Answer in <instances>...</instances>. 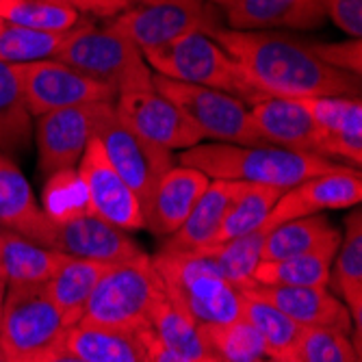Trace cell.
<instances>
[{"label":"cell","mask_w":362,"mask_h":362,"mask_svg":"<svg viewBox=\"0 0 362 362\" xmlns=\"http://www.w3.org/2000/svg\"><path fill=\"white\" fill-rule=\"evenodd\" d=\"M209 37L233 57L252 85L267 98H360V76L323 63L306 42L269 30H235L219 26Z\"/></svg>","instance_id":"obj_1"},{"label":"cell","mask_w":362,"mask_h":362,"mask_svg":"<svg viewBox=\"0 0 362 362\" xmlns=\"http://www.w3.org/2000/svg\"><path fill=\"white\" fill-rule=\"evenodd\" d=\"M178 165L200 170L211 180H237L245 185H265L291 189L306 178L337 172L332 158L308 152L284 150L278 146H239V144H197L178 154Z\"/></svg>","instance_id":"obj_2"},{"label":"cell","mask_w":362,"mask_h":362,"mask_svg":"<svg viewBox=\"0 0 362 362\" xmlns=\"http://www.w3.org/2000/svg\"><path fill=\"white\" fill-rule=\"evenodd\" d=\"M152 265L170 302L197 325L241 319V288L230 284L202 252L160 250Z\"/></svg>","instance_id":"obj_3"},{"label":"cell","mask_w":362,"mask_h":362,"mask_svg":"<svg viewBox=\"0 0 362 362\" xmlns=\"http://www.w3.org/2000/svg\"><path fill=\"white\" fill-rule=\"evenodd\" d=\"M163 291L148 254L111 262L93 286L83 313V323L137 332L148 325L152 304Z\"/></svg>","instance_id":"obj_4"},{"label":"cell","mask_w":362,"mask_h":362,"mask_svg":"<svg viewBox=\"0 0 362 362\" xmlns=\"http://www.w3.org/2000/svg\"><path fill=\"white\" fill-rule=\"evenodd\" d=\"M144 59L160 76L219 89L239 98L245 105L267 98L252 85L241 65L204 33H193L168 46L144 50Z\"/></svg>","instance_id":"obj_5"},{"label":"cell","mask_w":362,"mask_h":362,"mask_svg":"<svg viewBox=\"0 0 362 362\" xmlns=\"http://www.w3.org/2000/svg\"><path fill=\"white\" fill-rule=\"evenodd\" d=\"M65 330L44 284L9 286L0 313V347L7 362H48L65 349Z\"/></svg>","instance_id":"obj_6"},{"label":"cell","mask_w":362,"mask_h":362,"mask_svg":"<svg viewBox=\"0 0 362 362\" xmlns=\"http://www.w3.org/2000/svg\"><path fill=\"white\" fill-rule=\"evenodd\" d=\"M57 61L111 85L117 93L152 91V72L144 52L109 26L98 28L93 22L78 28Z\"/></svg>","instance_id":"obj_7"},{"label":"cell","mask_w":362,"mask_h":362,"mask_svg":"<svg viewBox=\"0 0 362 362\" xmlns=\"http://www.w3.org/2000/svg\"><path fill=\"white\" fill-rule=\"evenodd\" d=\"M219 26V9L209 0H137L109 22L111 30L130 40L141 52L193 33L209 35Z\"/></svg>","instance_id":"obj_8"},{"label":"cell","mask_w":362,"mask_h":362,"mask_svg":"<svg viewBox=\"0 0 362 362\" xmlns=\"http://www.w3.org/2000/svg\"><path fill=\"white\" fill-rule=\"evenodd\" d=\"M156 93L174 103L204 135L219 144L262 146V137L254 126L250 107L239 98L219 89L178 83L160 74H152Z\"/></svg>","instance_id":"obj_9"},{"label":"cell","mask_w":362,"mask_h":362,"mask_svg":"<svg viewBox=\"0 0 362 362\" xmlns=\"http://www.w3.org/2000/svg\"><path fill=\"white\" fill-rule=\"evenodd\" d=\"M26 107L33 117L81 105L115 103L119 95L111 85L95 81L57 59L13 65Z\"/></svg>","instance_id":"obj_10"},{"label":"cell","mask_w":362,"mask_h":362,"mask_svg":"<svg viewBox=\"0 0 362 362\" xmlns=\"http://www.w3.org/2000/svg\"><path fill=\"white\" fill-rule=\"evenodd\" d=\"M98 141L103 144L105 154L119 178L137 195L141 209L154 193L158 180L170 168H174V156L165 148H156L133 130H128L115 115L113 105H109L95 126Z\"/></svg>","instance_id":"obj_11"},{"label":"cell","mask_w":362,"mask_h":362,"mask_svg":"<svg viewBox=\"0 0 362 362\" xmlns=\"http://www.w3.org/2000/svg\"><path fill=\"white\" fill-rule=\"evenodd\" d=\"M119 122L144 141L174 150H189L204 141L197 126L168 98L152 91L119 93L113 103Z\"/></svg>","instance_id":"obj_12"},{"label":"cell","mask_w":362,"mask_h":362,"mask_svg":"<svg viewBox=\"0 0 362 362\" xmlns=\"http://www.w3.org/2000/svg\"><path fill=\"white\" fill-rule=\"evenodd\" d=\"M76 174L87 197L89 213L126 230V233L146 228L137 195L113 170L103 144L95 137L87 144Z\"/></svg>","instance_id":"obj_13"},{"label":"cell","mask_w":362,"mask_h":362,"mask_svg":"<svg viewBox=\"0 0 362 362\" xmlns=\"http://www.w3.org/2000/svg\"><path fill=\"white\" fill-rule=\"evenodd\" d=\"M109 105L113 103L81 105L50 111L37 117L35 139L40 154V170L46 176L78 165L87 144L95 135V126Z\"/></svg>","instance_id":"obj_14"},{"label":"cell","mask_w":362,"mask_h":362,"mask_svg":"<svg viewBox=\"0 0 362 362\" xmlns=\"http://www.w3.org/2000/svg\"><path fill=\"white\" fill-rule=\"evenodd\" d=\"M362 200V176L356 168H341L337 172L319 174L302 180L282 193V197L272 209L262 233H269L276 226L300 219L308 215H321L323 211H337L358 206Z\"/></svg>","instance_id":"obj_15"},{"label":"cell","mask_w":362,"mask_h":362,"mask_svg":"<svg viewBox=\"0 0 362 362\" xmlns=\"http://www.w3.org/2000/svg\"><path fill=\"white\" fill-rule=\"evenodd\" d=\"M50 250L76 258L107 262V265L141 254V247L133 237L126 235V230L100 219L89 211L70 219L54 221Z\"/></svg>","instance_id":"obj_16"},{"label":"cell","mask_w":362,"mask_h":362,"mask_svg":"<svg viewBox=\"0 0 362 362\" xmlns=\"http://www.w3.org/2000/svg\"><path fill=\"white\" fill-rule=\"evenodd\" d=\"M250 115L265 144L330 158L323 130L300 103L288 98H265L250 105Z\"/></svg>","instance_id":"obj_17"},{"label":"cell","mask_w":362,"mask_h":362,"mask_svg":"<svg viewBox=\"0 0 362 362\" xmlns=\"http://www.w3.org/2000/svg\"><path fill=\"white\" fill-rule=\"evenodd\" d=\"M250 291L256 298L267 300L288 319L302 327H323L351 334V317L345 304L325 286H265L254 284Z\"/></svg>","instance_id":"obj_18"},{"label":"cell","mask_w":362,"mask_h":362,"mask_svg":"<svg viewBox=\"0 0 362 362\" xmlns=\"http://www.w3.org/2000/svg\"><path fill=\"white\" fill-rule=\"evenodd\" d=\"M0 228L46 250L52 247L54 221L44 209H40L28 180L3 152H0Z\"/></svg>","instance_id":"obj_19"},{"label":"cell","mask_w":362,"mask_h":362,"mask_svg":"<svg viewBox=\"0 0 362 362\" xmlns=\"http://www.w3.org/2000/svg\"><path fill=\"white\" fill-rule=\"evenodd\" d=\"M209 185L211 178L200 170L185 165L170 168L141 209L146 228H150L154 235H174Z\"/></svg>","instance_id":"obj_20"},{"label":"cell","mask_w":362,"mask_h":362,"mask_svg":"<svg viewBox=\"0 0 362 362\" xmlns=\"http://www.w3.org/2000/svg\"><path fill=\"white\" fill-rule=\"evenodd\" d=\"M300 103L319 124L330 156L345 158L358 170L362 163V100L347 95L288 98Z\"/></svg>","instance_id":"obj_21"},{"label":"cell","mask_w":362,"mask_h":362,"mask_svg":"<svg viewBox=\"0 0 362 362\" xmlns=\"http://www.w3.org/2000/svg\"><path fill=\"white\" fill-rule=\"evenodd\" d=\"M226 20L235 30H313L323 26L325 11L321 0H237L226 9Z\"/></svg>","instance_id":"obj_22"},{"label":"cell","mask_w":362,"mask_h":362,"mask_svg":"<svg viewBox=\"0 0 362 362\" xmlns=\"http://www.w3.org/2000/svg\"><path fill=\"white\" fill-rule=\"evenodd\" d=\"M243 187L245 182H237V180H213L202 193L200 200L191 209L185 223L172 235V239L163 250L191 252V250L213 245L228 211L233 209Z\"/></svg>","instance_id":"obj_23"},{"label":"cell","mask_w":362,"mask_h":362,"mask_svg":"<svg viewBox=\"0 0 362 362\" xmlns=\"http://www.w3.org/2000/svg\"><path fill=\"white\" fill-rule=\"evenodd\" d=\"M105 269L107 262L63 254L54 274L44 282L48 298L52 300L68 327L76 325L83 319L89 295Z\"/></svg>","instance_id":"obj_24"},{"label":"cell","mask_w":362,"mask_h":362,"mask_svg":"<svg viewBox=\"0 0 362 362\" xmlns=\"http://www.w3.org/2000/svg\"><path fill=\"white\" fill-rule=\"evenodd\" d=\"M65 351L85 362H146L135 332L78 321L65 330Z\"/></svg>","instance_id":"obj_25"},{"label":"cell","mask_w":362,"mask_h":362,"mask_svg":"<svg viewBox=\"0 0 362 362\" xmlns=\"http://www.w3.org/2000/svg\"><path fill=\"white\" fill-rule=\"evenodd\" d=\"M241 317L260 334L267 349V358L302 362L298 354L302 325L288 319L274 304L262 298H256L250 291H241Z\"/></svg>","instance_id":"obj_26"},{"label":"cell","mask_w":362,"mask_h":362,"mask_svg":"<svg viewBox=\"0 0 362 362\" xmlns=\"http://www.w3.org/2000/svg\"><path fill=\"white\" fill-rule=\"evenodd\" d=\"M61 252L46 250L0 228V280L5 286L44 284L61 262Z\"/></svg>","instance_id":"obj_27"},{"label":"cell","mask_w":362,"mask_h":362,"mask_svg":"<svg viewBox=\"0 0 362 362\" xmlns=\"http://www.w3.org/2000/svg\"><path fill=\"white\" fill-rule=\"evenodd\" d=\"M339 243L323 245L291 258L262 260L256 265L252 280L254 284L265 286H327Z\"/></svg>","instance_id":"obj_28"},{"label":"cell","mask_w":362,"mask_h":362,"mask_svg":"<svg viewBox=\"0 0 362 362\" xmlns=\"http://www.w3.org/2000/svg\"><path fill=\"white\" fill-rule=\"evenodd\" d=\"M339 241H341L339 230L323 215L291 219V221L276 226L265 235V241H262V250H260V262L291 258V256L306 254V252L319 250L330 243H339Z\"/></svg>","instance_id":"obj_29"},{"label":"cell","mask_w":362,"mask_h":362,"mask_svg":"<svg viewBox=\"0 0 362 362\" xmlns=\"http://www.w3.org/2000/svg\"><path fill=\"white\" fill-rule=\"evenodd\" d=\"M334 272H330V282L337 288V295L349 310L356 332H360L362 319V217L356 209L345 219V237L339 243L334 256Z\"/></svg>","instance_id":"obj_30"},{"label":"cell","mask_w":362,"mask_h":362,"mask_svg":"<svg viewBox=\"0 0 362 362\" xmlns=\"http://www.w3.org/2000/svg\"><path fill=\"white\" fill-rule=\"evenodd\" d=\"M148 327L160 343H165L170 349L195 362H202L204 358L211 356L200 334V325H197L187 313H182L176 304H172L165 291H160L156 302L152 304Z\"/></svg>","instance_id":"obj_31"},{"label":"cell","mask_w":362,"mask_h":362,"mask_svg":"<svg viewBox=\"0 0 362 362\" xmlns=\"http://www.w3.org/2000/svg\"><path fill=\"white\" fill-rule=\"evenodd\" d=\"M33 139V115L26 107L13 65L0 61V152H24Z\"/></svg>","instance_id":"obj_32"},{"label":"cell","mask_w":362,"mask_h":362,"mask_svg":"<svg viewBox=\"0 0 362 362\" xmlns=\"http://www.w3.org/2000/svg\"><path fill=\"white\" fill-rule=\"evenodd\" d=\"M76 30L42 33V30L18 26L0 18V61L9 65H20V63L57 59Z\"/></svg>","instance_id":"obj_33"},{"label":"cell","mask_w":362,"mask_h":362,"mask_svg":"<svg viewBox=\"0 0 362 362\" xmlns=\"http://www.w3.org/2000/svg\"><path fill=\"white\" fill-rule=\"evenodd\" d=\"M262 241H265V233L256 230V233L237 239L200 247L197 252H202L230 284H235L237 288H250L254 286L252 276L260 262Z\"/></svg>","instance_id":"obj_34"},{"label":"cell","mask_w":362,"mask_h":362,"mask_svg":"<svg viewBox=\"0 0 362 362\" xmlns=\"http://www.w3.org/2000/svg\"><path fill=\"white\" fill-rule=\"evenodd\" d=\"M284 189L278 187H265V185H245L241 193L237 195V200L233 209L228 211L219 233L215 237V243L237 239L256 230H262L265 226L272 209L282 197Z\"/></svg>","instance_id":"obj_35"},{"label":"cell","mask_w":362,"mask_h":362,"mask_svg":"<svg viewBox=\"0 0 362 362\" xmlns=\"http://www.w3.org/2000/svg\"><path fill=\"white\" fill-rule=\"evenodd\" d=\"M0 18L42 33H72L91 22L81 11L48 0H0Z\"/></svg>","instance_id":"obj_36"},{"label":"cell","mask_w":362,"mask_h":362,"mask_svg":"<svg viewBox=\"0 0 362 362\" xmlns=\"http://www.w3.org/2000/svg\"><path fill=\"white\" fill-rule=\"evenodd\" d=\"M209 354L226 362H265L267 349L260 334L241 317L228 323L200 325Z\"/></svg>","instance_id":"obj_37"},{"label":"cell","mask_w":362,"mask_h":362,"mask_svg":"<svg viewBox=\"0 0 362 362\" xmlns=\"http://www.w3.org/2000/svg\"><path fill=\"white\" fill-rule=\"evenodd\" d=\"M87 211V197L78 174L72 170L52 174L44 189V213L52 221H63Z\"/></svg>","instance_id":"obj_38"},{"label":"cell","mask_w":362,"mask_h":362,"mask_svg":"<svg viewBox=\"0 0 362 362\" xmlns=\"http://www.w3.org/2000/svg\"><path fill=\"white\" fill-rule=\"evenodd\" d=\"M298 354L302 362H360L349 334L323 327H302Z\"/></svg>","instance_id":"obj_39"},{"label":"cell","mask_w":362,"mask_h":362,"mask_svg":"<svg viewBox=\"0 0 362 362\" xmlns=\"http://www.w3.org/2000/svg\"><path fill=\"white\" fill-rule=\"evenodd\" d=\"M313 52L330 68L360 76L362 74V44L360 40H345L337 44H310Z\"/></svg>","instance_id":"obj_40"},{"label":"cell","mask_w":362,"mask_h":362,"mask_svg":"<svg viewBox=\"0 0 362 362\" xmlns=\"http://www.w3.org/2000/svg\"><path fill=\"white\" fill-rule=\"evenodd\" d=\"M325 18H330L351 40L362 35V0H321Z\"/></svg>","instance_id":"obj_41"},{"label":"cell","mask_w":362,"mask_h":362,"mask_svg":"<svg viewBox=\"0 0 362 362\" xmlns=\"http://www.w3.org/2000/svg\"><path fill=\"white\" fill-rule=\"evenodd\" d=\"M139 343H141V349H144V360L146 362H195L174 349H170L165 343H160L154 332L150 330V327H139V330L135 332Z\"/></svg>","instance_id":"obj_42"},{"label":"cell","mask_w":362,"mask_h":362,"mask_svg":"<svg viewBox=\"0 0 362 362\" xmlns=\"http://www.w3.org/2000/svg\"><path fill=\"white\" fill-rule=\"evenodd\" d=\"M48 3L68 5L83 16H95V18H115L119 11L128 9L130 0H48Z\"/></svg>","instance_id":"obj_43"},{"label":"cell","mask_w":362,"mask_h":362,"mask_svg":"<svg viewBox=\"0 0 362 362\" xmlns=\"http://www.w3.org/2000/svg\"><path fill=\"white\" fill-rule=\"evenodd\" d=\"M48 362H85V360H81V358H76V356H72L70 351H59L57 356H52Z\"/></svg>","instance_id":"obj_44"},{"label":"cell","mask_w":362,"mask_h":362,"mask_svg":"<svg viewBox=\"0 0 362 362\" xmlns=\"http://www.w3.org/2000/svg\"><path fill=\"white\" fill-rule=\"evenodd\" d=\"M209 3L215 5L217 9H223V11H226L228 7H233V5L237 3V0H209Z\"/></svg>","instance_id":"obj_45"},{"label":"cell","mask_w":362,"mask_h":362,"mask_svg":"<svg viewBox=\"0 0 362 362\" xmlns=\"http://www.w3.org/2000/svg\"><path fill=\"white\" fill-rule=\"evenodd\" d=\"M5 282L3 280H0V313H3V304H5Z\"/></svg>","instance_id":"obj_46"},{"label":"cell","mask_w":362,"mask_h":362,"mask_svg":"<svg viewBox=\"0 0 362 362\" xmlns=\"http://www.w3.org/2000/svg\"><path fill=\"white\" fill-rule=\"evenodd\" d=\"M202 362H226V360H219V358H215V356H209V358H204Z\"/></svg>","instance_id":"obj_47"},{"label":"cell","mask_w":362,"mask_h":362,"mask_svg":"<svg viewBox=\"0 0 362 362\" xmlns=\"http://www.w3.org/2000/svg\"><path fill=\"white\" fill-rule=\"evenodd\" d=\"M0 362H7V356H5L3 347H0Z\"/></svg>","instance_id":"obj_48"},{"label":"cell","mask_w":362,"mask_h":362,"mask_svg":"<svg viewBox=\"0 0 362 362\" xmlns=\"http://www.w3.org/2000/svg\"><path fill=\"white\" fill-rule=\"evenodd\" d=\"M265 362H286V360H274V358H267Z\"/></svg>","instance_id":"obj_49"},{"label":"cell","mask_w":362,"mask_h":362,"mask_svg":"<svg viewBox=\"0 0 362 362\" xmlns=\"http://www.w3.org/2000/svg\"><path fill=\"white\" fill-rule=\"evenodd\" d=\"M130 3H137V0H130Z\"/></svg>","instance_id":"obj_50"}]
</instances>
